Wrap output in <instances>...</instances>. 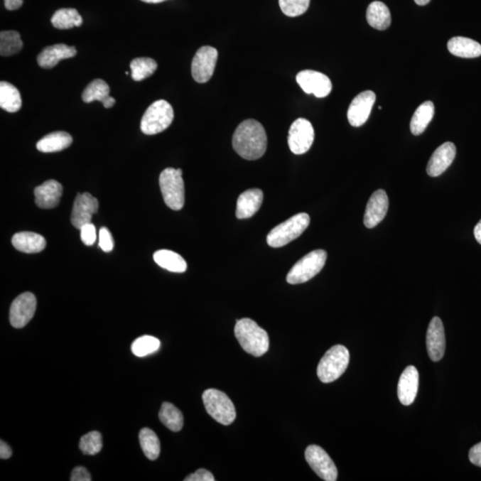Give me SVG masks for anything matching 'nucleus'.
Listing matches in <instances>:
<instances>
[{"label": "nucleus", "mask_w": 481, "mask_h": 481, "mask_svg": "<svg viewBox=\"0 0 481 481\" xmlns=\"http://www.w3.org/2000/svg\"><path fill=\"white\" fill-rule=\"evenodd\" d=\"M232 144L239 156L245 160L254 161L264 156L268 138L264 127L255 119H249L235 129Z\"/></svg>", "instance_id": "nucleus-1"}, {"label": "nucleus", "mask_w": 481, "mask_h": 481, "mask_svg": "<svg viewBox=\"0 0 481 481\" xmlns=\"http://www.w3.org/2000/svg\"><path fill=\"white\" fill-rule=\"evenodd\" d=\"M234 335L238 342L247 353L254 357H261L269 349V337L264 329L250 318L237 320L234 326Z\"/></svg>", "instance_id": "nucleus-2"}, {"label": "nucleus", "mask_w": 481, "mask_h": 481, "mask_svg": "<svg viewBox=\"0 0 481 481\" xmlns=\"http://www.w3.org/2000/svg\"><path fill=\"white\" fill-rule=\"evenodd\" d=\"M310 217L307 213H298L289 220L274 227L269 232L266 242L269 247L280 248L286 247L295 239L301 237L310 226Z\"/></svg>", "instance_id": "nucleus-3"}, {"label": "nucleus", "mask_w": 481, "mask_h": 481, "mask_svg": "<svg viewBox=\"0 0 481 481\" xmlns=\"http://www.w3.org/2000/svg\"><path fill=\"white\" fill-rule=\"evenodd\" d=\"M350 363V352L346 347L335 345L322 357L318 367V377L324 384L339 379L347 370Z\"/></svg>", "instance_id": "nucleus-4"}, {"label": "nucleus", "mask_w": 481, "mask_h": 481, "mask_svg": "<svg viewBox=\"0 0 481 481\" xmlns=\"http://www.w3.org/2000/svg\"><path fill=\"white\" fill-rule=\"evenodd\" d=\"M180 168H167L161 172L159 182L165 203L173 210H180L185 205V185Z\"/></svg>", "instance_id": "nucleus-5"}, {"label": "nucleus", "mask_w": 481, "mask_h": 481, "mask_svg": "<svg viewBox=\"0 0 481 481\" xmlns=\"http://www.w3.org/2000/svg\"><path fill=\"white\" fill-rule=\"evenodd\" d=\"M174 119V111L171 104L158 100L150 105L141 119V131L146 135H156L167 129Z\"/></svg>", "instance_id": "nucleus-6"}, {"label": "nucleus", "mask_w": 481, "mask_h": 481, "mask_svg": "<svg viewBox=\"0 0 481 481\" xmlns=\"http://www.w3.org/2000/svg\"><path fill=\"white\" fill-rule=\"evenodd\" d=\"M207 413L222 426H230L237 417L233 402L227 394L219 389H207L202 394Z\"/></svg>", "instance_id": "nucleus-7"}, {"label": "nucleus", "mask_w": 481, "mask_h": 481, "mask_svg": "<svg viewBox=\"0 0 481 481\" xmlns=\"http://www.w3.org/2000/svg\"><path fill=\"white\" fill-rule=\"evenodd\" d=\"M328 254L324 250H315L304 256L288 273L286 280L290 284L308 282L324 268Z\"/></svg>", "instance_id": "nucleus-8"}, {"label": "nucleus", "mask_w": 481, "mask_h": 481, "mask_svg": "<svg viewBox=\"0 0 481 481\" xmlns=\"http://www.w3.org/2000/svg\"><path fill=\"white\" fill-rule=\"evenodd\" d=\"M315 131L311 122L304 118L297 119L291 124L288 135V145L294 154L307 153L313 145Z\"/></svg>", "instance_id": "nucleus-9"}, {"label": "nucleus", "mask_w": 481, "mask_h": 481, "mask_svg": "<svg viewBox=\"0 0 481 481\" xmlns=\"http://www.w3.org/2000/svg\"><path fill=\"white\" fill-rule=\"evenodd\" d=\"M305 458L318 477L325 481H335L338 477L335 463L324 449L317 445H311L305 451Z\"/></svg>", "instance_id": "nucleus-10"}, {"label": "nucleus", "mask_w": 481, "mask_h": 481, "mask_svg": "<svg viewBox=\"0 0 481 481\" xmlns=\"http://www.w3.org/2000/svg\"><path fill=\"white\" fill-rule=\"evenodd\" d=\"M219 53L216 48L205 45L199 49L192 62V76L198 83L208 82L215 71Z\"/></svg>", "instance_id": "nucleus-11"}, {"label": "nucleus", "mask_w": 481, "mask_h": 481, "mask_svg": "<svg viewBox=\"0 0 481 481\" xmlns=\"http://www.w3.org/2000/svg\"><path fill=\"white\" fill-rule=\"evenodd\" d=\"M37 300L34 294L24 293L13 301L10 308V324L15 328H23L33 318L36 311Z\"/></svg>", "instance_id": "nucleus-12"}, {"label": "nucleus", "mask_w": 481, "mask_h": 481, "mask_svg": "<svg viewBox=\"0 0 481 481\" xmlns=\"http://www.w3.org/2000/svg\"><path fill=\"white\" fill-rule=\"evenodd\" d=\"M296 80L305 93L313 94L318 98L328 97L333 89L331 80L328 76L312 70L298 72Z\"/></svg>", "instance_id": "nucleus-13"}, {"label": "nucleus", "mask_w": 481, "mask_h": 481, "mask_svg": "<svg viewBox=\"0 0 481 481\" xmlns=\"http://www.w3.org/2000/svg\"><path fill=\"white\" fill-rule=\"evenodd\" d=\"M375 100H377V96L371 90L364 91L354 98L347 110V119L351 126L361 127L366 124Z\"/></svg>", "instance_id": "nucleus-14"}, {"label": "nucleus", "mask_w": 481, "mask_h": 481, "mask_svg": "<svg viewBox=\"0 0 481 481\" xmlns=\"http://www.w3.org/2000/svg\"><path fill=\"white\" fill-rule=\"evenodd\" d=\"M98 201L89 194L77 195L72 212L71 221L73 227L80 229L84 225L91 223L92 216L97 212Z\"/></svg>", "instance_id": "nucleus-15"}, {"label": "nucleus", "mask_w": 481, "mask_h": 481, "mask_svg": "<svg viewBox=\"0 0 481 481\" xmlns=\"http://www.w3.org/2000/svg\"><path fill=\"white\" fill-rule=\"evenodd\" d=\"M428 354L434 362H438L444 357L445 337L443 323L435 317L431 319L426 335Z\"/></svg>", "instance_id": "nucleus-16"}, {"label": "nucleus", "mask_w": 481, "mask_h": 481, "mask_svg": "<svg viewBox=\"0 0 481 481\" xmlns=\"http://www.w3.org/2000/svg\"><path fill=\"white\" fill-rule=\"evenodd\" d=\"M389 209V198L384 190L375 191L367 205L364 224L367 228H374L384 220Z\"/></svg>", "instance_id": "nucleus-17"}, {"label": "nucleus", "mask_w": 481, "mask_h": 481, "mask_svg": "<svg viewBox=\"0 0 481 481\" xmlns=\"http://www.w3.org/2000/svg\"><path fill=\"white\" fill-rule=\"evenodd\" d=\"M455 154V146L451 142L444 143L438 146L427 165L428 175L431 177H438L443 174L454 161Z\"/></svg>", "instance_id": "nucleus-18"}, {"label": "nucleus", "mask_w": 481, "mask_h": 481, "mask_svg": "<svg viewBox=\"0 0 481 481\" xmlns=\"http://www.w3.org/2000/svg\"><path fill=\"white\" fill-rule=\"evenodd\" d=\"M419 388V374L416 367L409 366L403 371L398 384V396L404 406L414 402Z\"/></svg>", "instance_id": "nucleus-19"}, {"label": "nucleus", "mask_w": 481, "mask_h": 481, "mask_svg": "<svg viewBox=\"0 0 481 481\" xmlns=\"http://www.w3.org/2000/svg\"><path fill=\"white\" fill-rule=\"evenodd\" d=\"M62 195V185L55 180H48L35 188V203L40 209H54L59 205Z\"/></svg>", "instance_id": "nucleus-20"}, {"label": "nucleus", "mask_w": 481, "mask_h": 481, "mask_svg": "<svg viewBox=\"0 0 481 481\" xmlns=\"http://www.w3.org/2000/svg\"><path fill=\"white\" fill-rule=\"evenodd\" d=\"M77 50L75 47L65 44H56L45 48L38 55V64L41 68H54L61 60L75 58Z\"/></svg>", "instance_id": "nucleus-21"}, {"label": "nucleus", "mask_w": 481, "mask_h": 481, "mask_svg": "<svg viewBox=\"0 0 481 481\" xmlns=\"http://www.w3.org/2000/svg\"><path fill=\"white\" fill-rule=\"evenodd\" d=\"M263 202V192L261 189H249L239 196L237 205V217L239 220L249 219L257 213Z\"/></svg>", "instance_id": "nucleus-22"}, {"label": "nucleus", "mask_w": 481, "mask_h": 481, "mask_svg": "<svg viewBox=\"0 0 481 481\" xmlns=\"http://www.w3.org/2000/svg\"><path fill=\"white\" fill-rule=\"evenodd\" d=\"M12 244L17 251L24 254H38L44 250L47 241L42 235L33 232H20L13 235Z\"/></svg>", "instance_id": "nucleus-23"}, {"label": "nucleus", "mask_w": 481, "mask_h": 481, "mask_svg": "<svg viewBox=\"0 0 481 481\" xmlns=\"http://www.w3.org/2000/svg\"><path fill=\"white\" fill-rule=\"evenodd\" d=\"M448 48L452 55L458 58H476L481 55V45L472 38H452L448 41Z\"/></svg>", "instance_id": "nucleus-24"}, {"label": "nucleus", "mask_w": 481, "mask_h": 481, "mask_svg": "<svg viewBox=\"0 0 481 481\" xmlns=\"http://www.w3.org/2000/svg\"><path fill=\"white\" fill-rule=\"evenodd\" d=\"M72 136L65 131L50 133L37 143V149L41 153H56L68 148L72 145Z\"/></svg>", "instance_id": "nucleus-25"}, {"label": "nucleus", "mask_w": 481, "mask_h": 481, "mask_svg": "<svg viewBox=\"0 0 481 481\" xmlns=\"http://www.w3.org/2000/svg\"><path fill=\"white\" fill-rule=\"evenodd\" d=\"M367 20L370 26L374 28V29L384 31L391 26V12L384 3L374 1L368 6Z\"/></svg>", "instance_id": "nucleus-26"}, {"label": "nucleus", "mask_w": 481, "mask_h": 481, "mask_svg": "<svg viewBox=\"0 0 481 481\" xmlns=\"http://www.w3.org/2000/svg\"><path fill=\"white\" fill-rule=\"evenodd\" d=\"M435 114L434 104L431 101L424 102L414 112L410 122L411 132L414 136L423 134L433 121Z\"/></svg>", "instance_id": "nucleus-27"}, {"label": "nucleus", "mask_w": 481, "mask_h": 481, "mask_svg": "<svg viewBox=\"0 0 481 481\" xmlns=\"http://www.w3.org/2000/svg\"><path fill=\"white\" fill-rule=\"evenodd\" d=\"M154 261L161 268L174 273H184L187 271L188 264L180 255L168 250H161L153 254Z\"/></svg>", "instance_id": "nucleus-28"}, {"label": "nucleus", "mask_w": 481, "mask_h": 481, "mask_svg": "<svg viewBox=\"0 0 481 481\" xmlns=\"http://www.w3.org/2000/svg\"><path fill=\"white\" fill-rule=\"evenodd\" d=\"M0 107L9 112H18L22 107L20 92L11 83H0Z\"/></svg>", "instance_id": "nucleus-29"}, {"label": "nucleus", "mask_w": 481, "mask_h": 481, "mask_svg": "<svg viewBox=\"0 0 481 481\" xmlns=\"http://www.w3.org/2000/svg\"><path fill=\"white\" fill-rule=\"evenodd\" d=\"M159 418L165 426L174 433L181 431L184 426V417L181 411L171 403L164 402L161 405Z\"/></svg>", "instance_id": "nucleus-30"}, {"label": "nucleus", "mask_w": 481, "mask_h": 481, "mask_svg": "<svg viewBox=\"0 0 481 481\" xmlns=\"http://www.w3.org/2000/svg\"><path fill=\"white\" fill-rule=\"evenodd\" d=\"M51 23L56 29L68 30L82 26L83 19L76 9H62L54 13Z\"/></svg>", "instance_id": "nucleus-31"}, {"label": "nucleus", "mask_w": 481, "mask_h": 481, "mask_svg": "<svg viewBox=\"0 0 481 481\" xmlns=\"http://www.w3.org/2000/svg\"><path fill=\"white\" fill-rule=\"evenodd\" d=\"M139 442L144 454L149 460H156L161 453V442L153 431L143 428L139 433Z\"/></svg>", "instance_id": "nucleus-32"}, {"label": "nucleus", "mask_w": 481, "mask_h": 481, "mask_svg": "<svg viewBox=\"0 0 481 481\" xmlns=\"http://www.w3.org/2000/svg\"><path fill=\"white\" fill-rule=\"evenodd\" d=\"M23 41L16 31H5L0 33V55L10 56L22 50Z\"/></svg>", "instance_id": "nucleus-33"}, {"label": "nucleus", "mask_w": 481, "mask_h": 481, "mask_svg": "<svg viewBox=\"0 0 481 481\" xmlns=\"http://www.w3.org/2000/svg\"><path fill=\"white\" fill-rule=\"evenodd\" d=\"M131 69L132 79L135 82H141L153 75L157 69V63L152 58H136L131 63Z\"/></svg>", "instance_id": "nucleus-34"}, {"label": "nucleus", "mask_w": 481, "mask_h": 481, "mask_svg": "<svg viewBox=\"0 0 481 481\" xmlns=\"http://www.w3.org/2000/svg\"><path fill=\"white\" fill-rule=\"evenodd\" d=\"M110 97V87L103 80H94L87 86L82 93V100L85 103L93 101H100L104 103L107 97Z\"/></svg>", "instance_id": "nucleus-35"}, {"label": "nucleus", "mask_w": 481, "mask_h": 481, "mask_svg": "<svg viewBox=\"0 0 481 481\" xmlns=\"http://www.w3.org/2000/svg\"><path fill=\"white\" fill-rule=\"evenodd\" d=\"M160 347L161 342L156 337L144 335L134 340L131 345V351L136 357H144L156 352Z\"/></svg>", "instance_id": "nucleus-36"}, {"label": "nucleus", "mask_w": 481, "mask_h": 481, "mask_svg": "<svg viewBox=\"0 0 481 481\" xmlns=\"http://www.w3.org/2000/svg\"><path fill=\"white\" fill-rule=\"evenodd\" d=\"M102 448H103V438L98 431H91L80 438V449L84 455H97L101 451Z\"/></svg>", "instance_id": "nucleus-37"}, {"label": "nucleus", "mask_w": 481, "mask_h": 481, "mask_svg": "<svg viewBox=\"0 0 481 481\" xmlns=\"http://www.w3.org/2000/svg\"><path fill=\"white\" fill-rule=\"evenodd\" d=\"M310 0H279L281 10L284 15L296 17L303 15L310 6Z\"/></svg>", "instance_id": "nucleus-38"}, {"label": "nucleus", "mask_w": 481, "mask_h": 481, "mask_svg": "<svg viewBox=\"0 0 481 481\" xmlns=\"http://www.w3.org/2000/svg\"><path fill=\"white\" fill-rule=\"evenodd\" d=\"M80 230V238H82L84 244L87 247H92L97 239L96 227L92 223H89L84 225Z\"/></svg>", "instance_id": "nucleus-39"}, {"label": "nucleus", "mask_w": 481, "mask_h": 481, "mask_svg": "<svg viewBox=\"0 0 481 481\" xmlns=\"http://www.w3.org/2000/svg\"><path fill=\"white\" fill-rule=\"evenodd\" d=\"M99 247L104 252L114 250V239H112L111 232L107 227H102L99 231Z\"/></svg>", "instance_id": "nucleus-40"}, {"label": "nucleus", "mask_w": 481, "mask_h": 481, "mask_svg": "<svg viewBox=\"0 0 481 481\" xmlns=\"http://www.w3.org/2000/svg\"><path fill=\"white\" fill-rule=\"evenodd\" d=\"M214 476L212 472L205 469H199L195 472L185 477V481H214Z\"/></svg>", "instance_id": "nucleus-41"}, {"label": "nucleus", "mask_w": 481, "mask_h": 481, "mask_svg": "<svg viewBox=\"0 0 481 481\" xmlns=\"http://www.w3.org/2000/svg\"><path fill=\"white\" fill-rule=\"evenodd\" d=\"M72 481H91V476L85 467L78 466L72 470Z\"/></svg>", "instance_id": "nucleus-42"}, {"label": "nucleus", "mask_w": 481, "mask_h": 481, "mask_svg": "<svg viewBox=\"0 0 481 481\" xmlns=\"http://www.w3.org/2000/svg\"><path fill=\"white\" fill-rule=\"evenodd\" d=\"M469 460L472 465L481 467V442L470 449Z\"/></svg>", "instance_id": "nucleus-43"}, {"label": "nucleus", "mask_w": 481, "mask_h": 481, "mask_svg": "<svg viewBox=\"0 0 481 481\" xmlns=\"http://www.w3.org/2000/svg\"><path fill=\"white\" fill-rule=\"evenodd\" d=\"M12 456V449L6 442H0V458L9 459Z\"/></svg>", "instance_id": "nucleus-44"}, {"label": "nucleus", "mask_w": 481, "mask_h": 481, "mask_svg": "<svg viewBox=\"0 0 481 481\" xmlns=\"http://www.w3.org/2000/svg\"><path fill=\"white\" fill-rule=\"evenodd\" d=\"M23 0H5L6 9L9 11H13L23 6Z\"/></svg>", "instance_id": "nucleus-45"}, {"label": "nucleus", "mask_w": 481, "mask_h": 481, "mask_svg": "<svg viewBox=\"0 0 481 481\" xmlns=\"http://www.w3.org/2000/svg\"><path fill=\"white\" fill-rule=\"evenodd\" d=\"M474 237L480 244H481V220L479 223L476 225L475 228H474Z\"/></svg>", "instance_id": "nucleus-46"}, {"label": "nucleus", "mask_w": 481, "mask_h": 481, "mask_svg": "<svg viewBox=\"0 0 481 481\" xmlns=\"http://www.w3.org/2000/svg\"><path fill=\"white\" fill-rule=\"evenodd\" d=\"M115 102L116 101L114 97H109L107 98V99H105V101L103 103V105L105 108H111L114 107Z\"/></svg>", "instance_id": "nucleus-47"}, {"label": "nucleus", "mask_w": 481, "mask_h": 481, "mask_svg": "<svg viewBox=\"0 0 481 481\" xmlns=\"http://www.w3.org/2000/svg\"><path fill=\"white\" fill-rule=\"evenodd\" d=\"M414 2H416L418 6H426L429 4L431 0H414Z\"/></svg>", "instance_id": "nucleus-48"}, {"label": "nucleus", "mask_w": 481, "mask_h": 481, "mask_svg": "<svg viewBox=\"0 0 481 481\" xmlns=\"http://www.w3.org/2000/svg\"><path fill=\"white\" fill-rule=\"evenodd\" d=\"M141 1L149 3V4H158V3L167 1V0H141Z\"/></svg>", "instance_id": "nucleus-49"}]
</instances>
